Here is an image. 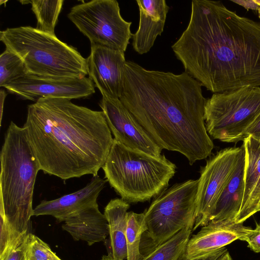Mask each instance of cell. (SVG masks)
Returning a JSON list of instances; mask_svg holds the SVG:
<instances>
[{
  "label": "cell",
  "mask_w": 260,
  "mask_h": 260,
  "mask_svg": "<svg viewBox=\"0 0 260 260\" xmlns=\"http://www.w3.org/2000/svg\"><path fill=\"white\" fill-rule=\"evenodd\" d=\"M130 206L121 198L112 199L105 207L104 215L108 223L111 254L115 260L127 258V210Z\"/></svg>",
  "instance_id": "cell-20"
},
{
  "label": "cell",
  "mask_w": 260,
  "mask_h": 260,
  "mask_svg": "<svg viewBox=\"0 0 260 260\" xmlns=\"http://www.w3.org/2000/svg\"><path fill=\"white\" fill-rule=\"evenodd\" d=\"M243 148L242 145L222 149L201 168L193 231L211 221L218 200L232 176Z\"/></svg>",
  "instance_id": "cell-10"
},
{
  "label": "cell",
  "mask_w": 260,
  "mask_h": 260,
  "mask_svg": "<svg viewBox=\"0 0 260 260\" xmlns=\"http://www.w3.org/2000/svg\"><path fill=\"white\" fill-rule=\"evenodd\" d=\"M249 136L260 140V116L247 129L246 133V138Z\"/></svg>",
  "instance_id": "cell-28"
},
{
  "label": "cell",
  "mask_w": 260,
  "mask_h": 260,
  "mask_svg": "<svg viewBox=\"0 0 260 260\" xmlns=\"http://www.w3.org/2000/svg\"><path fill=\"white\" fill-rule=\"evenodd\" d=\"M260 116V87L247 86L220 93L206 100L204 119L213 139L226 143L243 141Z\"/></svg>",
  "instance_id": "cell-8"
},
{
  "label": "cell",
  "mask_w": 260,
  "mask_h": 260,
  "mask_svg": "<svg viewBox=\"0 0 260 260\" xmlns=\"http://www.w3.org/2000/svg\"><path fill=\"white\" fill-rule=\"evenodd\" d=\"M24 238L11 247L10 249L0 254V260H24L23 244Z\"/></svg>",
  "instance_id": "cell-27"
},
{
  "label": "cell",
  "mask_w": 260,
  "mask_h": 260,
  "mask_svg": "<svg viewBox=\"0 0 260 260\" xmlns=\"http://www.w3.org/2000/svg\"><path fill=\"white\" fill-rule=\"evenodd\" d=\"M250 228L234 220L210 221L191 237L184 255L186 260L202 257L218 251L246 235Z\"/></svg>",
  "instance_id": "cell-14"
},
{
  "label": "cell",
  "mask_w": 260,
  "mask_h": 260,
  "mask_svg": "<svg viewBox=\"0 0 260 260\" xmlns=\"http://www.w3.org/2000/svg\"><path fill=\"white\" fill-rule=\"evenodd\" d=\"M107 182L99 176L93 177L84 187L59 198L43 200L34 209V216L50 215L60 222L81 210L98 204L97 199Z\"/></svg>",
  "instance_id": "cell-15"
},
{
  "label": "cell",
  "mask_w": 260,
  "mask_h": 260,
  "mask_svg": "<svg viewBox=\"0 0 260 260\" xmlns=\"http://www.w3.org/2000/svg\"><path fill=\"white\" fill-rule=\"evenodd\" d=\"M0 216L20 234L28 233L38 160L26 129L11 121L1 151Z\"/></svg>",
  "instance_id": "cell-4"
},
{
  "label": "cell",
  "mask_w": 260,
  "mask_h": 260,
  "mask_svg": "<svg viewBox=\"0 0 260 260\" xmlns=\"http://www.w3.org/2000/svg\"><path fill=\"white\" fill-rule=\"evenodd\" d=\"M258 14L259 18L260 19V8L258 10Z\"/></svg>",
  "instance_id": "cell-36"
},
{
  "label": "cell",
  "mask_w": 260,
  "mask_h": 260,
  "mask_svg": "<svg viewBox=\"0 0 260 260\" xmlns=\"http://www.w3.org/2000/svg\"><path fill=\"white\" fill-rule=\"evenodd\" d=\"M24 260H61L40 238L28 233L24 240Z\"/></svg>",
  "instance_id": "cell-25"
},
{
  "label": "cell",
  "mask_w": 260,
  "mask_h": 260,
  "mask_svg": "<svg viewBox=\"0 0 260 260\" xmlns=\"http://www.w3.org/2000/svg\"><path fill=\"white\" fill-rule=\"evenodd\" d=\"M254 1L260 7V0H254Z\"/></svg>",
  "instance_id": "cell-34"
},
{
  "label": "cell",
  "mask_w": 260,
  "mask_h": 260,
  "mask_svg": "<svg viewBox=\"0 0 260 260\" xmlns=\"http://www.w3.org/2000/svg\"><path fill=\"white\" fill-rule=\"evenodd\" d=\"M64 222L62 229L74 240L86 241L89 246L105 241L109 235L108 221L98 204L81 210Z\"/></svg>",
  "instance_id": "cell-18"
},
{
  "label": "cell",
  "mask_w": 260,
  "mask_h": 260,
  "mask_svg": "<svg viewBox=\"0 0 260 260\" xmlns=\"http://www.w3.org/2000/svg\"><path fill=\"white\" fill-rule=\"evenodd\" d=\"M192 229L185 228L157 246L142 260H179L185 252Z\"/></svg>",
  "instance_id": "cell-21"
},
{
  "label": "cell",
  "mask_w": 260,
  "mask_h": 260,
  "mask_svg": "<svg viewBox=\"0 0 260 260\" xmlns=\"http://www.w3.org/2000/svg\"><path fill=\"white\" fill-rule=\"evenodd\" d=\"M233 2L242 6L244 8L248 10H257L260 7L254 1V0H236L232 1Z\"/></svg>",
  "instance_id": "cell-30"
},
{
  "label": "cell",
  "mask_w": 260,
  "mask_h": 260,
  "mask_svg": "<svg viewBox=\"0 0 260 260\" xmlns=\"http://www.w3.org/2000/svg\"><path fill=\"white\" fill-rule=\"evenodd\" d=\"M176 168L164 154L154 156L114 139L102 169L107 181L121 198L136 203L149 201L166 190Z\"/></svg>",
  "instance_id": "cell-5"
},
{
  "label": "cell",
  "mask_w": 260,
  "mask_h": 260,
  "mask_svg": "<svg viewBox=\"0 0 260 260\" xmlns=\"http://www.w3.org/2000/svg\"><path fill=\"white\" fill-rule=\"evenodd\" d=\"M198 180H188L167 188L143 213L147 230L141 237L145 256L185 228L193 230Z\"/></svg>",
  "instance_id": "cell-7"
},
{
  "label": "cell",
  "mask_w": 260,
  "mask_h": 260,
  "mask_svg": "<svg viewBox=\"0 0 260 260\" xmlns=\"http://www.w3.org/2000/svg\"><path fill=\"white\" fill-rule=\"evenodd\" d=\"M6 95H7V93H6L5 91L3 89H1V91H0L1 123L2 120L4 103V101H5V99L6 96Z\"/></svg>",
  "instance_id": "cell-31"
},
{
  "label": "cell",
  "mask_w": 260,
  "mask_h": 260,
  "mask_svg": "<svg viewBox=\"0 0 260 260\" xmlns=\"http://www.w3.org/2000/svg\"><path fill=\"white\" fill-rule=\"evenodd\" d=\"M100 106L111 133L125 146L154 156H160L162 149L138 122L119 99L103 96Z\"/></svg>",
  "instance_id": "cell-12"
},
{
  "label": "cell",
  "mask_w": 260,
  "mask_h": 260,
  "mask_svg": "<svg viewBox=\"0 0 260 260\" xmlns=\"http://www.w3.org/2000/svg\"><path fill=\"white\" fill-rule=\"evenodd\" d=\"M87 59L89 78L103 96L119 99L123 88L124 52L107 47L91 46Z\"/></svg>",
  "instance_id": "cell-13"
},
{
  "label": "cell",
  "mask_w": 260,
  "mask_h": 260,
  "mask_svg": "<svg viewBox=\"0 0 260 260\" xmlns=\"http://www.w3.org/2000/svg\"><path fill=\"white\" fill-rule=\"evenodd\" d=\"M202 86L185 72L149 70L126 61L119 100L160 148L182 154L192 165L214 148L204 119Z\"/></svg>",
  "instance_id": "cell-2"
},
{
  "label": "cell",
  "mask_w": 260,
  "mask_h": 260,
  "mask_svg": "<svg viewBox=\"0 0 260 260\" xmlns=\"http://www.w3.org/2000/svg\"><path fill=\"white\" fill-rule=\"evenodd\" d=\"M216 260H233V258L228 249H226L225 252Z\"/></svg>",
  "instance_id": "cell-32"
},
{
  "label": "cell",
  "mask_w": 260,
  "mask_h": 260,
  "mask_svg": "<svg viewBox=\"0 0 260 260\" xmlns=\"http://www.w3.org/2000/svg\"><path fill=\"white\" fill-rule=\"evenodd\" d=\"M23 127L40 170L63 180L97 176L114 139L102 111L67 99L41 98L28 105Z\"/></svg>",
  "instance_id": "cell-3"
},
{
  "label": "cell",
  "mask_w": 260,
  "mask_h": 260,
  "mask_svg": "<svg viewBox=\"0 0 260 260\" xmlns=\"http://www.w3.org/2000/svg\"><path fill=\"white\" fill-rule=\"evenodd\" d=\"M245 164L243 146L232 176L218 200L211 221H236L244 193Z\"/></svg>",
  "instance_id": "cell-19"
},
{
  "label": "cell",
  "mask_w": 260,
  "mask_h": 260,
  "mask_svg": "<svg viewBox=\"0 0 260 260\" xmlns=\"http://www.w3.org/2000/svg\"><path fill=\"white\" fill-rule=\"evenodd\" d=\"M172 48L185 72L214 93L260 87V23L220 1H192L188 26Z\"/></svg>",
  "instance_id": "cell-1"
},
{
  "label": "cell",
  "mask_w": 260,
  "mask_h": 260,
  "mask_svg": "<svg viewBox=\"0 0 260 260\" xmlns=\"http://www.w3.org/2000/svg\"><path fill=\"white\" fill-rule=\"evenodd\" d=\"M0 41L24 61L28 74L43 78H83L88 74L87 59L55 35L31 26L8 28Z\"/></svg>",
  "instance_id": "cell-6"
},
{
  "label": "cell",
  "mask_w": 260,
  "mask_h": 260,
  "mask_svg": "<svg viewBox=\"0 0 260 260\" xmlns=\"http://www.w3.org/2000/svg\"><path fill=\"white\" fill-rule=\"evenodd\" d=\"M139 10L138 30L133 34L132 46L140 54L148 52L163 32L169 7L165 0H137Z\"/></svg>",
  "instance_id": "cell-16"
},
{
  "label": "cell",
  "mask_w": 260,
  "mask_h": 260,
  "mask_svg": "<svg viewBox=\"0 0 260 260\" xmlns=\"http://www.w3.org/2000/svg\"><path fill=\"white\" fill-rule=\"evenodd\" d=\"M101 260H115L112 255L109 254L108 255H103Z\"/></svg>",
  "instance_id": "cell-33"
},
{
  "label": "cell",
  "mask_w": 260,
  "mask_h": 260,
  "mask_svg": "<svg viewBox=\"0 0 260 260\" xmlns=\"http://www.w3.org/2000/svg\"><path fill=\"white\" fill-rule=\"evenodd\" d=\"M89 78H43L27 74L5 88L25 100L37 102L41 98L69 100L88 96L95 92Z\"/></svg>",
  "instance_id": "cell-11"
},
{
  "label": "cell",
  "mask_w": 260,
  "mask_h": 260,
  "mask_svg": "<svg viewBox=\"0 0 260 260\" xmlns=\"http://www.w3.org/2000/svg\"><path fill=\"white\" fill-rule=\"evenodd\" d=\"M259 142H260V140H259Z\"/></svg>",
  "instance_id": "cell-38"
},
{
  "label": "cell",
  "mask_w": 260,
  "mask_h": 260,
  "mask_svg": "<svg viewBox=\"0 0 260 260\" xmlns=\"http://www.w3.org/2000/svg\"><path fill=\"white\" fill-rule=\"evenodd\" d=\"M7 2V1H2V0H1L0 4L2 5V4H3L2 3H6Z\"/></svg>",
  "instance_id": "cell-35"
},
{
  "label": "cell",
  "mask_w": 260,
  "mask_h": 260,
  "mask_svg": "<svg viewBox=\"0 0 260 260\" xmlns=\"http://www.w3.org/2000/svg\"><path fill=\"white\" fill-rule=\"evenodd\" d=\"M226 249V248L224 247L208 255L190 260H216L225 252ZM184 255L182 256L179 260H186L184 258Z\"/></svg>",
  "instance_id": "cell-29"
},
{
  "label": "cell",
  "mask_w": 260,
  "mask_h": 260,
  "mask_svg": "<svg viewBox=\"0 0 260 260\" xmlns=\"http://www.w3.org/2000/svg\"><path fill=\"white\" fill-rule=\"evenodd\" d=\"M240 240L246 241L248 247L254 252H260V222L256 223L255 229H251Z\"/></svg>",
  "instance_id": "cell-26"
},
{
  "label": "cell",
  "mask_w": 260,
  "mask_h": 260,
  "mask_svg": "<svg viewBox=\"0 0 260 260\" xmlns=\"http://www.w3.org/2000/svg\"><path fill=\"white\" fill-rule=\"evenodd\" d=\"M68 17L88 38L91 46L124 52L133 36L132 22L122 17L116 0H92L77 5Z\"/></svg>",
  "instance_id": "cell-9"
},
{
  "label": "cell",
  "mask_w": 260,
  "mask_h": 260,
  "mask_svg": "<svg viewBox=\"0 0 260 260\" xmlns=\"http://www.w3.org/2000/svg\"><path fill=\"white\" fill-rule=\"evenodd\" d=\"M258 211H260V201H259V203L258 208Z\"/></svg>",
  "instance_id": "cell-37"
},
{
  "label": "cell",
  "mask_w": 260,
  "mask_h": 260,
  "mask_svg": "<svg viewBox=\"0 0 260 260\" xmlns=\"http://www.w3.org/2000/svg\"><path fill=\"white\" fill-rule=\"evenodd\" d=\"M63 0H31V10L37 19V28L54 35V28L61 10Z\"/></svg>",
  "instance_id": "cell-22"
},
{
  "label": "cell",
  "mask_w": 260,
  "mask_h": 260,
  "mask_svg": "<svg viewBox=\"0 0 260 260\" xmlns=\"http://www.w3.org/2000/svg\"><path fill=\"white\" fill-rule=\"evenodd\" d=\"M245 164L244 188L240 210L236 222L243 223L258 212L260 201V142L249 136L243 141Z\"/></svg>",
  "instance_id": "cell-17"
},
{
  "label": "cell",
  "mask_w": 260,
  "mask_h": 260,
  "mask_svg": "<svg viewBox=\"0 0 260 260\" xmlns=\"http://www.w3.org/2000/svg\"><path fill=\"white\" fill-rule=\"evenodd\" d=\"M147 230L144 213L128 212L126 230L127 260H142L140 243L143 233Z\"/></svg>",
  "instance_id": "cell-23"
},
{
  "label": "cell",
  "mask_w": 260,
  "mask_h": 260,
  "mask_svg": "<svg viewBox=\"0 0 260 260\" xmlns=\"http://www.w3.org/2000/svg\"><path fill=\"white\" fill-rule=\"evenodd\" d=\"M28 73L23 60L6 49L0 55V86L5 87Z\"/></svg>",
  "instance_id": "cell-24"
}]
</instances>
